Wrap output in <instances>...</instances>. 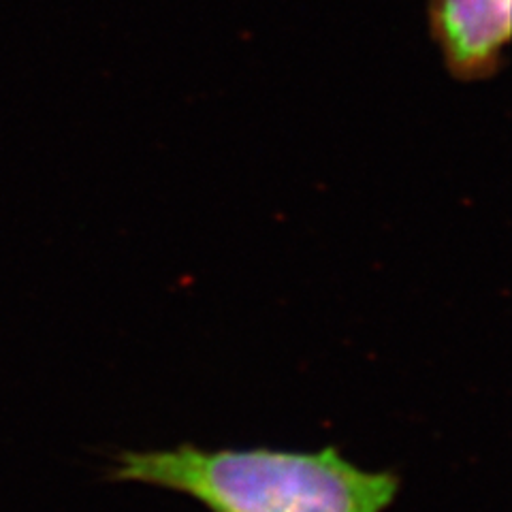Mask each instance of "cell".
Wrapping results in <instances>:
<instances>
[{
    "mask_svg": "<svg viewBox=\"0 0 512 512\" xmlns=\"http://www.w3.org/2000/svg\"><path fill=\"white\" fill-rule=\"evenodd\" d=\"M114 478L188 495L210 512H384L399 491L395 474L363 470L333 446L126 451Z\"/></svg>",
    "mask_w": 512,
    "mask_h": 512,
    "instance_id": "6da1fadb",
    "label": "cell"
},
{
    "mask_svg": "<svg viewBox=\"0 0 512 512\" xmlns=\"http://www.w3.org/2000/svg\"><path fill=\"white\" fill-rule=\"evenodd\" d=\"M427 26L444 69L463 84L504 69L512 39V0H429Z\"/></svg>",
    "mask_w": 512,
    "mask_h": 512,
    "instance_id": "7a4b0ae2",
    "label": "cell"
}]
</instances>
